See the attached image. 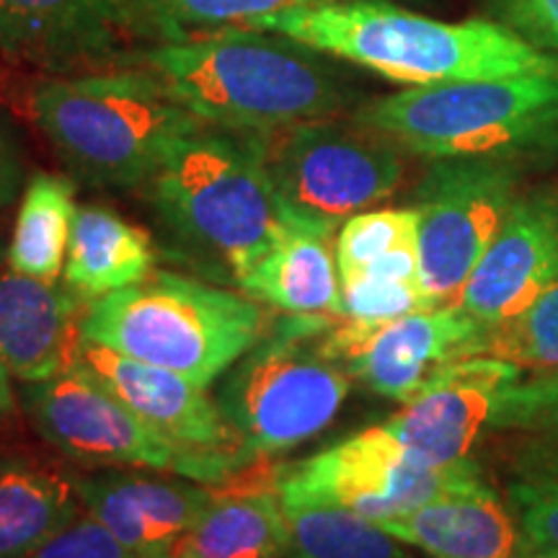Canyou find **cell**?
<instances>
[{
    "label": "cell",
    "mask_w": 558,
    "mask_h": 558,
    "mask_svg": "<svg viewBox=\"0 0 558 558\" xmlns=\"http://www.w3.org/2000/svg\"><path fill=\"white\" fill-rule=\"evenodd\" d=\"M333 316L271 320L222 375L218 407L248 460L279 456L318 437L344 407L349 373L324 352Z\"/></svg>",
    "instance_id": "7"
},
{
    "label": "cell",
    "mask_w": 558,
    "mask_h": 558,
    "mask_svg": "<svg viewBox=\"0 0 558 558\" xmlns=\"http://www.w3.org/2000/svg\"><path fill=\"white\" fill-rule=\"evenodd\" d=\"M393 538L429 558H518L512 507L486 478L439 494L401 518L380 522Z\"/></svg>",
    "instance_id": "19"
},
{
    "label": "cell",
    "mask_w": 558,
    "mask_h": 558,
    "mask_svg": "<svg viewBox=\"0 0 558 558\" xmlns=\"http://www.w3.org/2000/svg\"><path fill=\"white\" fill-rule=\"evenodd\" d=\"M505 499L520 527V556H558V448L530 439L514 458Z\"/></svg>",
    "instance_id": "27"
},
{
    "label": "cell",
    "mask_w": 558,
    "mask_h": 558,
    "mask_svg": "<svg viewBox=\"0 0 558 558\" xmlns=\"http://www.w3.org/2000/svg\"><path fill=\"white\" fill-rule=\"evenodd\" d=\"M0 259H3V251H0Z\"/></svg>",
    "instance_id": "38"
},
{
    "label": "cell",
    "mask_w": 558,
    "mask_h": 558,
    "mask_svg": "<svg viewBox=\"0 0 558 558\" xmlns=\"http://www.w3.org/2000/svg\"><path fill=\"white\" fill-rule=\"evenodd\" d=\"M81 512L65 473L37 460H0V558L26 556Z\"/></svg>",
    "instance_id": "23"
},
{
    "label": "cell",
    "mask_w": 558,
    "mask_h": 558,
    "mask_svg": "<svg viewBox=\"0 0 558 558\" xmlns=\"http://www.w3.org/2000/svg\"><path fill=\"white\" fill-rule=\"evenodd\" d=\"M124 68H143L181 107L209 128L267 132L329 120L354 101L324 52L284 34L228 26L130 52Z\"/></svg>",
    "instance_id": "1"
},
{
    "label": "cell",
    "mask_w": 558,
    "mask_h": 558,
    "mask_svg": "<svg viewBox=\"0 0 558 558\" xmlns=\"http://www.w3.org/2000/svg\"><path fill=\"white\" fill-rule=\"evenodd\" d=\"M331 0H124L132 34L153 41H181L228 26H251L269 13Z\"/></svg>",
    "instance_id": "25"
},
{
    "label": "cell",
    "mask_w": 558,
    "mask_h": 558,
    "mask_svg": "<svg viewBox=\"0 0 558 558\" xmlns=\"http://www.w3.org/2000/svg\"><path fill=\"white\" fill-rule=\"evenodd\" d=\"M241 290L290 316L339 318L341 284L331 235L288 222Z\"/></svg>",
    "instance_id": "20"
},
{
    "label": "cell",
    "mask_w": 558,
    "mask_h": 558,
    "mask_svg": "<svg viewBox=\"0 0 558 558\" xmlns=\"http://www.w3.org/2000/svg\"><path fill=\"white\" fill-rule=\"evenodd\" d=\"M497 429L522 432L527 439L558 448V369L514 383L501 403Z\"/></svg>",
    "instance_id": "31"
},
{
    "label": "cell",
    "mask_w": 558,
    "mask_h": 558,
    "mask_svg": "<svg viewBox=\"0 0 558 558\" xmlns=\"http://www.w3.org/2000/svg\"><path fill=\"white\" fill-rule=\"evenodd\" d=\"M73 362H78L90 378L99 380L140 422H145L150 429L181 448L241 452L246 458L239 437L222 416L218 401L209 399L207 388L197 386L184 375L148 365V362L130 360L114 349L83 337Z\"/></svg>",
    "instance_id": "16"
},
{
    "label": "cell",
    "mask_w": 558,
    "mask_h": 558,
    "mask_svg": "<svg viewBox=\"0 0 558 558\" xmlns=\"http://www.w3.org/2000/svg\"><path fill=\"white\" fill-rule=\"evenodd\" d=\"M435 308L418 279L354 277L341 282L339 318L357 326H378L409 313Z\"/></svg>",
    "instance_id": "30"
},
{
    "label": "cell",
    "mask_w": 558,
    "mask_h": 558,
    "mask_svg": "<svg viewBox=\"0 0 558 558\" xmlns=\"http://www.w3.org/2000/svg\"><path fill=\"white\" fill-rule=\"evenodd\" d=\"M290 543L284 558H416L407 543L360 514L333 507H284Z\"/></svg>",
    "instance_id": "26"
},
{
    "label": "cell",
    "mask_w": 558,
    "mask_h": 558,
    "mask_svg": "<svg viewBox=\"0 0 558 558\" xmlns=\"http://www.w3.org/2000/svg\"><path fill=\"white\" fill-rule=\"evenodd\" d=\"M401 246H418V215L411 205L352 215L341 222L333 241L339 282Z\"/></svg>",
    "instance_id": "29"
},
{
    "label": "cell",
    "mask_w": 558,
    "mask_h": 558,
    "mask_svg": "<svg viewBox=\"0 0 558 558\" xmlns=\"http://www.w3.org/2000/svg\"><path fill=\"white\" fill-rule=\"evenodd\" d=\"M19 399L34 429L83 469H140L218 484L248 463L241 452L190 450L158 435L78 362L54 378L21 383Z\"/></svg>",
    "instance_id": "9"
},
{
    "label": "cell",
    "mask_w": 558,
    "mask_h": 558,
    "mask_svg": "<svg viewBox=\"0 0 558 558\" xmlns=\"http://www.w3.org/2000/svg\"><path fill=\"white\" fill-rule=\"evenodd\" d=\"M518 558H558V556H518Z\"/></svg>",
    "instance_id": "36"
},
{
    "label": "cell",
    "mask_w": 558,
    "mask_h": 558,
    "mask_svg": "<svg viewBox=\"0 0 558 558\" xmlns=\"http://www.w3.org/2000/svg\"><path fill=\"white\" fill-rule=\"evenodd\" d=\"M254 298L171 271L90 300L81 337L209 388L267 331Z\"/></svg>",
    "instance_id": "6"
},
{
    "label": "cell",
    "mask_w": 558,
    "mask_h": 558,
    "mask_svg": "<svg viewBox=\"0 0 558 558\" xmlns=\"http://www.w3.org/2000/svg\"><path fill=\"white\" fill-rule=\"evenodd\" d=\"M29 114L75 179L114 190L143 186L173 145L207 128L143 68L41 78Z\"/></svg>",
    "instance_id": "4"
},
{
    "label": "cell",
    "mask_w": 558,
    "mask_h": 558,
    "mask_svg": "<svg viewBox=\"0 0 558 558\" xmlns=\"http://www.w3.org/2000/svg\"><path fill=\"white\" fill-rule=\"evenodd\" d=\"M156 558H179V556H173V554H163V556H156Z\"/></svg>",
    "instance_id": "37"
},
{
    "label": "cell",
    "mask_w": 558,
    "mask_h": 558,
    "mask_svg": "<svg viewBox=\"0 0 558 558\" xmlns=\"http://www.w3.org/2000/svg\"><path fill=\"white\" fill-rule=\"evenodd\" d=\"M481 324L458 303L435 305L388 324H344L324 333V352L383 399L407 403L437 367L465 357Z\"/></svg>",
    "instance_id": "12"
},
{
    "label": "cell",
    "mask_w": 558,
    "mask_h": 558,
    "mask_svg": "<svg viewBox=\"0 0 558 558\" xmlns=\"http://www.w3.org/2000/svg\"><path fill=\"white\" fill-rule=\"evenodd\" d=\"M153 264L156 248L148 230L101 205L75 209L62 277L65 288L83 303L140 282L150 275Z\"/></svg>",
    "instance_id": "21"
},
{
    "label": "cell",
    "mask_w": 558,
    "mask_h": 558,
    "mask_svg": "<svg viewBox=\"0 0 558 558\" xmlns=\"http://www.w3.org/2000/svg\"><path fill=\"white\" fill-rule=\"evenodd\" d=\"M75 186L65 177L37 173L21 197L5 262L19 275L58 282L65 269L75 220Z\"/></svg>",
    "instance_id": "24"
},
{
    "label": "cell",
    "mask_w": 558,
    "mask_h": 558,
    "mask_svg": "<svg viewBox=\"0 0 558 558\" xmlns=\"http://www.w3.org/2000/svg\"><path fill=\"white\" fill-rule=\"evenodd\" d=\"M290 525L279 492L215 497L171 550L179 558H284Z\"/></svg>",
    "instance_id": "22"
},
{
    "label": "cell",
    "mask_w": 558,
    "mask_h": 558,
    "mask_svg": "<svg viewBox=\"0 0 558 558\" xmlns=\"http://www.w3.org/2000/svg\"><path fill=\"white\" fill-rule=\"evenodd\" d=\"M81 303L58 282L13 269L0 275V362L13 378L39 383L70 367L81 344Z\"/></svg>",
    "instance_id": "18"
},
{
    "label": "cell",
    "mask_w": 558,
    "mask_h": 558,
    "mask_svg": "<svg viewBox=\"0 0 558 558\" xmlns=\"http://www.w3.org/2000/svg\"><path fill=\"white\" fill-rule=\"evenodd\" d=\"M21 186V160L16 153V145L0 128V209L9 207L13 197L19 194Z\"/></svg>",
    "instance_id": "34"
},
{
    "label": "cell",
    "mask_w": 558,
    "mask_h": 558,
    "mask_svg": "<svg viewBox=\"0 0 558 558\" xmlns=\"http://www.w3.org/2000/svg\"><path fill=\"white\" fill-rule=\"evenodd\" d=\"M128 34L124 0H0V54L13 65L52 75L122 65Z\"/></svg>",
    "instance_id": "15"
},
{
    "label": "cell",
    "mask_w": 558,
    "mask_h": 558,
    "mask_svg": "<svg viewBox=\"0 0 558 558\" xmlns=\"http://www.w3.org/2000/svg\"><path fill=\"white\" fill-rule=\"evenodd\" d=\"M525 169L497 158L432 160L411 192L418 279L432 305L456 303L522 194Z\"/></svg>",
    "instance_id": "11"
},
{
    "label": "cell",
    "mask_w": 558,
    "mask_h": 558,
    "mask_svg": "<svg viewBox=\"0 0 558 558\" xmlns=\"http://www.w3.org/2000/svg\"><path fill=\"white\" fill-rule=\"evenodd\" d=\"M73 488L83 512L99 520L135 558L171 554L215 494L184 476L156 471L78 473Z\"/></svg>",
    "instance_id": "17"
},
{
    "label": "cell",
    "mask_w": 558,
    "mask_h": 558,
    "mask_svg": "<svg viewBox=\"0 0 558 558\" xmlns=\"http://www.w3.org/2000/svg\"><path fill=\"white\" fill-rule=\"evenodd\" d=\"M21 558H135L99 520L81 512L70 525Z\"/></svg>",
    "instance_id": "32"
},
{
    "label": "cell",
    "mask_w": 558,
    "mask_h": 558,
    "mask_svg": "<svg viewBox=\"0 0 558 558\" xmlns=\"http://www.w3.org/2000/svg\"><path fill=\"white\" fill-rule=\"evenodd\" d=\"M465 357H494L530 373L558 369V282L494 326H481Z\"/></svg>",
    "instance_id": "28"
},
{
    "label": "cell",
    "mask_w": 558,
    "mask_h": 558,
    "mask_svg": "<svg viewBox=\"0 0 558 558\" xmlns=\"http://www.w3.org/2000/svg\"><path fill=\"white\" fill-rule=\"evenodd\" d=\"M478 478L484 473L473 458L427 465L378 424L282 469L277 492L284 507L347 509L380 525Z\"/></svg>",
    "instance_id": "10"
},
{
    "label": "cell",
    "mask_w": 558,
    "mask_h": 558,
    "mask_svg": "<svg viewBox=\"0 0 558 558\" xmlns=\"http://www.w3.org/2000/svg\"><path fill=\"white\" fill-rule=\"evenodd\" d=\"M264 163L284 222L333 235L401 186L403 148L357 120H311L267 132Z\"/></svg>",
    "instance_id": "8"
},
{
    "label": "cell",
    "mask_w": 558,
    "mask_h": 558,
    "mask_svg": "<svg viewBox=\"0 0 558 558\" xmlns=\"http://www.w3.org/2000/svg\"><path fill=\"white\" fill-rule=\"evenodd\" d=\"M16 411V393H13V375L0 362V424Z\"/></svg>",
    "instance_id": "35"
},
{
    "label": "cell",
    "mask_w": 558,
    "mask_h": 558,
    "mask_svg": "<svg viewBox=\"0 0 558 558\" xmlns=\"http://www.w3.org/2000/svg\"><path fill=\"white\" fill-rule=\"evenodd\" d=\"M143 190L181 259L235 288L288 226L259 132L207 124L173 145Z\"/></svg>",
    "instance_id": "3"
},
{
    "label": "cell",
    "mask_w": 558,
    "mask_h": 558,
    "mask_svg": "<svg viewBox=\"0 0 558 558\" xmlns=\"http://www.w3.org/2000/svg\"><path fill=\"white\" fill-rule=\"evenodd\" d=\"M246 29L284 34L407 86L550 73L558 58L505 24L437 21L386 0H331L269 13Z\"/></svg>",
    "instance_id": "2"
},
{
    "label": "cell",
    "mask_w": 558,
    "mask_h": 558,
    "mask_svg": "<svg viewBox=\"0 0 558 558\" xmlns=\"http://www.w3.org/2000/svg\"><path fill=\"white\" fill-rule=\"evenodd\" d=\"M520 378L518 365L494 357L452 360L429 375L386 427L422 463H460L497 429L507 390Z\"/></svg>",
    "instance_id": "13"
},
{
    "label": "cell",
    "mask_w": 558,
    "mask_h": 558,
    "mask_svg": "<svg viewBox=\"0 0 558 558\" xmlns=\"http://www.w3.org/2000/svg\"><path fill=\"white\" fill-rule=\"evenodd\" d=\"M497 13L527 45L558 52V0H494Z\"/></svg>",
    "instance_id": "33"
},
{
    "label": "cell",
    "mask_w": 558,
    "mask_h": 558,
    "mask_svg": "<svg viewBox=\"0 0 558 558\" xmlns=\"http://www.w3.org/2000/svg\"><path fill=\"white\" fill-rule=\"evenodd\" d=\"M352 120L427 160L497 158L525 171L558 169V70L411 86L362 104Z\"/></svg>",
    "instance_id": "5"
},
{
    "label": "cell",
    "mask_w": 558,
    "mask_h": 558,
    "mask_svg": "<svg viewBox=\"0 0 558 558\" xmlns=\"http://www.w3.org/2000/svg\"><path fill=\"white\" fill-rule=\"evenodd\" d=\"M558 282V186L522 194L481 256L456 303L481 326H494Z\"/></svg>",
    "instance_id": "14"
}]
</instances>
